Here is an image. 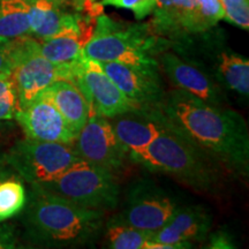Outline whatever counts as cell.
<instances>
[{
	"instance_id": "cell-34",
	"label": "cell",
	"mask_w": 249,
	"mask_h": 249,
	"mask_svg": "<svg viewBox=\"0 0 249 249\" xmlns=\"http://www.w3.org/2000/svg\"><path fill=\"white\" fill-rule=\"evenodd\" d=\"M6 164L7 163H6V160H5V156L0 154V166H2V165H6Z\"/></svg>"
},
{
	"instance_id": "cell-2",
	"label": "cell",
	"mask_w": 249,
	"mask_h": 249,
	"mask_svg": "<svg viewBox=\"0 0 249 249\" xmlns=\"http://www.w3.org/2000/svg\"><path fill=\"white\" fill-rule=\"evenodd\" d=\"M21 214L26 239L39 247L71 248L91 245L101 235L105 213L86 209L30 185Z\"/></svg>"
},
{
	"instance_id": "cell-19",
	"label": "cell",
	"mask_w": 249,
	"mask_h": 249,
	"mask_svg": "<svg viewBox=\"0 0 249 249\" xmlns=\"http://www.w3.org/2000/svg\"><path fill=\"white\" fill-rule=\"evenodd\" d=\"M29 1L30 35L42 40L58 35L66 23L67 12L52 0H28Z\"/></svg>"
},
{
	"instance_id": "cell-20",
	"label": "cell",
	"mask_w": 249,
	"mask_h": 249,
	"mask_svg": "<svg viewBox=\"0 0 249 249\" xmlns=\"http://www.w3.org/2000/svg\"><path fill=\"white\" fill-rule=\"evenodd\" d=\"M36 48L48 60L55 64H67L82 57L85 43L76 34L61 33L48 39H36Z\"/></svg>"
},
{
	"instance_id": "cell-23",
	"label": "cell",
	"mask_w": 249,
	"mask_h": 249,
	"mask_svg": "<svg viewBox=\"0 0 249 249\" xmlns=\"http://www.w3.org/2000/svg\"><path fill=\"white\" fill-rule=\"evenodd\" d=\"M26 203V188L17 173L0 180V223L20 214Z\"/></svg>"
},
{
	"instance_id": "cell-3",
	"label": "cell",
	"mask_w": 249,
	"mask_h": 249,
	"mask_svg": "<svg viewBox=\"0 0 249 249\" xmlns=\"http://www.w3.org/2000/svg\"><path fill=\"white\" fill-rule=\"evenodd\" d=\"M135 163L173 177L196 191H213L219 180L217 161L174 127L158 136Z\"/></svg>"
},
{
	"instance_id": "cell-27",
	"label": "cell",
	"mask_w": 249,
	"mask_h": 249,
	"mask_svg": "<svg viewBox=\"0 0 249 249\" xmlns=\"http://www.w3.org/2000/svg\"><path fill=\"white\" fill-rule=\"evenodd\" d=\"M102 4L103 6L129 9L138 20H143L154 13L156 0H102Z\"/></svg>"
},
{
	"instance_id": "cell-21",
	"label": "cell",
	"mask_w": 249,
	"mask_h": 249,
	"mask_svg": "<svg viewBox=\"0 0 249 249\" xmlns=\"http://www.w3.org/2000/svg\"><path fill=\"white\" fill-rule=\"evenodd\" d=\"M30 36L29 1L0 0V38L15 39Z\"/></svg>"
},
{
	"instance_id": "cell-13",
	"label": "cell",
	"mask_w": 249,
	"mask_h": 249,
	"mask_svg": "<svg viewBox=\"0 0 249 249\" xmlns=\"http://www.w3.org/2000/svg\"><path fill=\"white\" fill-rule=\"evenodd\" d=\"M108 121L120 142L128 149L133 161L144 154L158 136L173 127L160 107H134Z\"/></svg>"
},
{
	"instance_id": "cell-9",
	"label": "cell",
	"mask_w": 249,
	"mask_h": 249,
	"mask_svg": "<svg viewBox=\"0 0 249 249\" xmlns=\"http://www.w3.org/2000/svg\"><path fill=\"white\" fill-rule=\"evenodd\" d=\"M71 145L81 160L113 174L121 172L127 160H132L110 121L101 116L89 118Z\"/></svg>"
},
{
	"instance_id": "cell-24",
	"label": "cell",
	"mask_w": 249,
	"mask_h": 249,
	"mask_svg": "<svg viewBox=\"0 0 249 249\" xmlns=\"http://www.w3.org/2000/svg\"><path fill=\"white\" fill-rule=\"evenodd\" d=\"M183 0H156L152 29L158 36L179 39V18Z\"/></svg>"
},
{
	"instance_id": "cell-7",
	"label": "cell",
	"mask_w": 249,
	"mask_h": 249,
	"mask_svg": "<svg viewBox=\"0 0 249 249\" xmlns=\"http://www.w3.org/2000/svg\"><path fill=\"white\" fill-rule=\"evenodd\" d=\"M74 66L75 61L55 64L45 59L37 51L36 39L29 35L17 38L12 79L18 93V110L30 105L55 81L73 82Z\"/></svg>"
},
{
	"instance_id": "cell-15",
	"label": "cell",
	"mask_w": 249,
	"mask_h": 249,
	"mask_svg": "<svg viewBox=\"0 0 249 249\" xmlns=\"http://www.w3.org/2000/svg\"><path fill=\"white\" fill-rule=\"evenodd\" d=\"M14 119L23 129L26 138L71 145L76 139V134L70 128L54 105L42 96L27 107L18 110Z\"/></svg>"
},
{
	"instance_id": "cell-12",
	"label": "cell",
	"mask_w": 249,
	"mask_h": 249,
	"mask_svg": "<svg viewBox=\"0 0 249 249\" xmlns=\"http://www.w3.org/2000/svg\"><path fill=\"white\" fill-rule=\"evenodd\" d=\"M213 217L202 205L178 207L163 227L152 233L144 249L192 248L208 239Z\"/></svg>"
},
{
	"instance_id": "cell-8",
	"label": "cell",
	"mask_w": 249,
	"mask_h": 249,
	"mask_svg": "<svg viewBox=\"0 0 249 249\" xmlns=\"http://www.w3.org/2000/svg\"><path fill=\"white\" fill-rule=\"evenodd\" d=\"M73 83L85 96L90 117L110 119L136 107L105 73L101 62L85 54L75 61Z\"/></svg>"
},
{
	"instance_id": "cell-28",
	"label": "cell",
	"mask_w": 249,
	"mask_h": 249,
	"mask_svg": "<svg viewBox=\"0 0 249 249\" xmlns=\"http://www.w3.org/2000/svg\"><path fill=\"white\" fill-rule=\"evenodd\" d=\"M15 50H17V38L11 40L0 38V75H12Z\"/></svg>"
},
{
	"instance_id": "cell-17",
	"label": "cell",
	"mask_w": 249,
	"mask_h": 249,
	"mask_svg": "<svg viewBox=\"0 0 249 249\" xmlns=\"http://www.w3.org/2000/svg\"><path fill=\"white\" fill-rule=\"evenodd\" d=\"M222 88L247 98L249 95V61L232 51H223L204 68Z\"/></svg>"
},
{
	"instance_id": "cell-32",
	"label": "cell",
	"mask_w": 249,
	"mask_h": 249,
	"mask_svg": "<svg viewBox=\"0 0 249 249\" xmlns=\"http://www.w3.org/2000/svg\"><path fill=\"white\" fill-rule=\"evenodd\" d=\"M52 1L60 6H65V5H73L74 0H52Z\"/></svg>"
},
{
	"instance_id": "cell-11",
	"label": "cell",
	"mask_w": 249,
	"mask_h": 249,
	"mask_svg": "<svg viewBox=\"0 0 249 249\" xmlns=\"http://www.w3.org/2000/svg\"><path fill=\"white\" fill-rule=\"evenodd\" d=\"M101 65L136 107H160L166 92L164 91L158 64L130 65L108 61L101 62Z\"/></svg>"
},
{
	"instance_id": "cell-6",
	"label": "cell",
	"mask_w": 249,
	"mask_h": 249,
	"mask_svg": "<svg viewBox=\"0 0 249 249\" xmlns=\"http://www.w3.org/2000/svg\"><path fill=\"white\" fill-rule=\"evenodd\" d=\"M4 156L12 171L30 185L53 181L85 161L77 156L73 145L29 138L18 140Z\"/></svg>"
},
{
	"instance_id": "cell-26",
	"label": "cell",
	"mask_w": 249,
	"mask_h": 249,
	"mask_svg": "<svg viewBox=\"0 0 249 249\" xmlns=\"http://www.w3.org/2000/svg\"><path fill=\"white\" fill-rule=\"evenodd\" d=\"M220 4L224 18L241 29H249V0H220Z\"/></svg>"
},
{
	"instance_id": "cell-29",
	"label": "cell",
	"mask_w": 249,
	"mask_h": 249,
	"mask_svg": "<svg viewBox=\"0 0 249 249\" xmlns=\"http://www.w3.org/2000/svg\"><path fill=\"white\" fill-rule=\"evenodd\" d=\"M18 245V235L15 226L6 222L0 223V249H13Z\"/></svg>"
},
{
	"instance_id": "cell-4",
	"label": "cell",
	"mask_w": 249,
	"mask_h": 249,
	"mask_svg": "<svg viewBox=\"0 0 249 249\" xmlns=\"http://www.w3.org/2000/svg\"><path fill=\"white\" fill-rule=\"evenodd\" d=\"M160 49L158 35L149 24L124 26L101 14L92 37L83 48V54L99 62L152 65L158 64L154 55Z\"/></svg>"
},
{
	"instance_id": "cell-25",
	"label": "cell",
	"mask_w": 249,
	"mask_h": 249,
	"mask_svg": "<svg viewBox=\"0 0 249 249\" xmlns=\"http://www.w3.org/2000/svg\"><path fill=\"white\" fill-rule=\"evenodd\" d=\"M18 110V93L12 75H0V124L13 120Z\"/></svg>"
},
{
	"instance_id": "cell-10",
	"label": "cell",
	"mask_w": 249,
	"mask_h": 249,
	"mask_svg": "<svg viewBox=\"0 0 249 249\" xmlns=\"http://www.w3.org/2000/svg\"><path fill=\"white\" fill-rule=\"evenodd\" d=\"M177 208L178 204L170 195L151 182L141 181L132 186L123 210L112 219L155 232L165 225Z\"/></svg>"
},
{
	"instance_id": "cell-1",
	"label": "cell",
	"mask_w": 249,
	"mask_h": 249,
	"mask_svg": "<svg viewBox=\"0 0 249 249\" xmlns=\"http://www.w3.org/2000/svg\"><path fill=\"white\" fill-rule=\"evenodd\" d=\"M160 110L174 128L218 164L247 177L249 133L241 114L232 108L208 104L180 89L165 93Z\"/></svg>"
},
{
	"instance_id": "cell-18",
	"label": "cell",
	"mask_w": 249,
	"mask_h": 249,
	"mask_svg": "<svg viewBox=\"0 0 249 249\" xmlns=\"http://www.w3.org/2000/svg\"><path fill=\"white\" fill-rule=\"evenodd\" d=\"M223 18L220 0H183L179 18V38L205 33Z\"/></svg>"
},
{
	"instance_id": "cell-14",
	"label": "cell",
	"mask_w": 249,
	"mask_h": 249,
	"mask_svg": "<svg viewBox=\"0 0 249 249\" xmlns=\"http://www.w3.org/2000/svg\"><path fill=\"white\" fill-rule=\"evenodd\" d=\"M160 64L177 89L191 93L210 105L224 107L223 88L201 66L172 52H164L160 55Z\"/></svg>"
},
{
	"instance_id": "cell-16",
	"label": "cell",
	"mask_w": 249,
	"mask_h": 249,
	"mask_svg": "<svg viewBox=\"0 0 249 249\" xmlns=\"http://www.w3.org/2000/svg\"><path fill=\"white\" fill-rule=\"evenodd\" d=\"M40 96L54 105L76 135L90 118V108L85 96L71 81H55Z\"/></svg>"
},
{
	"instance_id": "cell-22",
	"label": "cell",
	"mask_w": 249,
	"mask_h": 249,
	"mask_svg": "<svg viewBox=\"0 0 249 249\" xmlns=\"http://www.w3.org/2000/svg\"><path fill=\"white\" fill-rule=\"evenodd\" d=\"M152 233L110 219L105 227V240L111 249H144Z\"/></svg>"
},
{
	"instance_id": "cell-33",
	"label": "cell",
	"mask_w": 249,
	"mask_h": 249,
	"mask_svg": "<svg viewBox=\"0 0 249 249\" xmlns=\"http://www.w3.org/2000/svg\"><path fill=\"white\" fill-rule=\"evenodd\" d=\"M85 1H87V0H74L73 6L75 7V9H77ZM89 1H97V0H89Z\"/></svg>"
},
{
	"instance_id": "cell-30",
	"label": "cell",
	"mask_w": 249,
	"mask_h": 249,
	"mask_svg": "<svg viewBox=\"0 0 249 249\" xmlns=\"http://www.w3.org/2000/svg\"><path fill=\"white\" fill-rule=\"evenodd\" d=\"M208 248L213 249H231L235 248V244L233 241L231 234H229L226 231H217L213 234L208 235Z\"/></svg>"
},
{
	"instance_id": "cell-31",
	"label": "cell",
	"mask_w": 249,
	"mask_h": 249,
	"mask_svg": "<svg viewBox=\"0 0 249 249\" xmlns=\"http://www.w3.org/2000/svg\"><path fill=\"white\" fill-rule=\"evenodd\" d=\"M12 169L11 167H8V165H2V166H0V180L7 178V177H11L15 174V172H11Z\"/></svg>"
},
{
	"instance_id": "cell-5",
	"label": "cell",
	"mask_w": 249,
	"mask_h": 249,
	"mask_svg": "<svg viewBox=\"0 0 249 249\" xmlns=\"http://www.w3.org/2000/svg\"><path fill=\"white\" fill-rule=\"evenodd\" d=\"M71 203L105 213L116 209L120 189L116 174L83 161L53 181L37 185Z\"/></svg>"
}]
</instances>
